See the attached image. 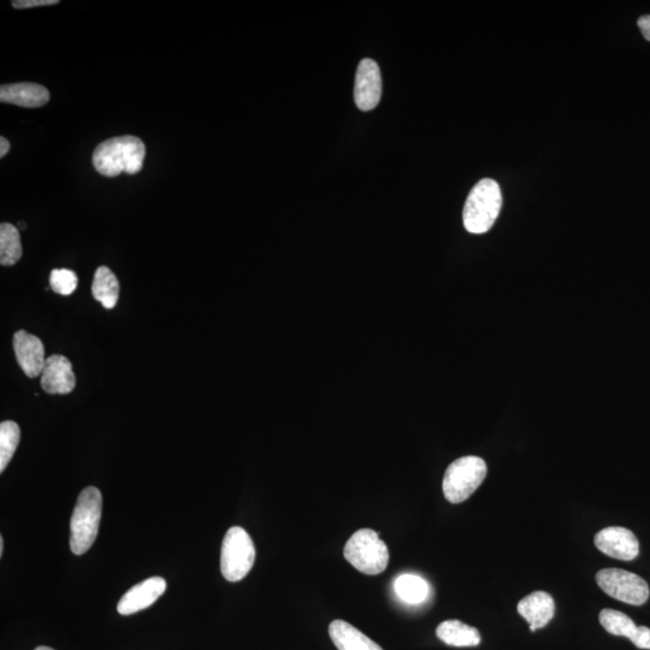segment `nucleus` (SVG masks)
<instances>
[{
    "label": "nucleus",
    "mask_w": 650,
    "mask_h": 650,
    "mask_svg": "<svg viewBox=\"0 0 650 650\" xmlns=\"http://www.w3.org/2000/svg\"><path fill=\"white\" fill-rule=\"evenodd\" d=\"M146 147L137 137L105 140L93 153V165L99 174L116 177L122 173L138 174L143 169Z\"/></svg>",
    "instance_id": "obj_1"
},
{
    "label": "nucleus",
    "mask_w": 650,
    "mask_h": 650,
    "mask_svg": "<svg viewBox=\"0 0 650 650\" xmlns=\"http://www.w3.org/2000/svg\"><path fill=\"white\" fill-rule=\"evenodd\" d=\"M103 496L96 487H87L79 495L70 522V549L85 554L96 541L102 520Z\"/></svg>",
    "instance_id": "obj_2"
},
{
    "label": "nucleus",
    "mask_w": 650,
    "mask_h": 650,
    "mask_svg": "<svg viewBox=\"0 0 650 650\" xmlns=\"http://www.w3.org/2000/svg\"><path fill=\"white\" fill-rule=\"evenodd\" d=\"M502 206L498 182L483 179L471 189L463 212L465 229L472 234L489 232L498 218Z\"/></svg>",
    "instance_id": "obj_3"
},
{
    "label": "nucleus",
    "mask_w": 650,
    "mask_h": 650,
    "mask_svg": "<svg viewBox=\"0 0 650 650\" xmlns=\"http://www.w3.org/2000/svg\"><path fill=\"white\" fill-rule=\"evenodd\" d=\"M344 554L348 563L364 575H380L389 563L388 547L372 529H360L353 534Z\"/></svg>",
    "instance_id": "obj_4"
},
{
    "label": "nucleus",
    "mask_w": 650,
    "mask_h": 650,
    "mask_svg": "<svg viewBox=\"0 0 650 650\" xmlns=\"http://www.w3.org/2000/svg\"><path fill=\"white\" fill-rule=\"evenodd\" d=\"M487 476V464L482 458L463 457L448 466L443 477L442 489L451 504L468 500Z\"/></svg>",
    "instance_id": "obj_5"
},
{
    "label": "nucleus",
    "mask_w": 650,
    "mask_h": 650,
    "mask_svg": "<svg viewBox=\"0 0 650 650\" xmlns=\"http://www.w3.org/2000/svg\"><path fill=\"white\" fill-rule=\"evenodd\" d=\"M256 547L245 529L233 527L224 536L221 549V572L228 582H239L252 570Z\"/></svg>",
    "instance_id": "obj_6"
},
{
    "label": "nucleus",
    "mask_w": 650,
    "mask_h": 650,
    "mask_svg": "<svg viewBox=\"0 0 650 650\" xmlns=\"http://www.w3.org/2000/svg\"><path fill=\"white\" fill-rule=\"evenodd\" d=\"M596 582L611 598L632 606L646 604L649 587L646 581L635 573L620 569H605L598 572Z\"/></svg>",
    "instance_id": "obj_7"
},
{
    "label": "nucleus",
    "mask_w": 650,
    "mask_h": 650,
    "mask_svg": "<svg viewBox=\"0 0 650 650\" xmlns=\"http://www.w3.org/2000/svg\"><path fill=\"white\" fill-rule=\"evenodd\" d=\"M595 546L607 557L631 561L640 553V543L632 531L626 528L610 527L595 535Z\"/></svg>",
    "instance_id": "obj_8"
},
{
    "label": "nucleus",
    "mask_w": 650,
    "mask_h": 650,
    "mask_svg": "<svg viewBox=\"0 0 650 650\" xmlns=\"http://www.w3.org/2000/svg\"><path fill=\"white\" fill-rule=\"evenodd\" d=\"M382 97V78L375 61L366 58L359 63L354 86V100L360 110H374Z\"/></svg>",
    "instance_id": "obj_9"
},
{
    "label": "nucleus",
    "mask_w": 650,
    "mask_h": 650,
    "mask_svg": "<svg viewBox=\"0 0 650 650\" xmlns=\"http://www.w3.org/2000/svg\"><path fill=\"white\" fill-rule=\"evenodd\" d=\"M167 590V581L162 577H151L134 585L118 602L117 611L122 616L146 610L161 598Z\"/></svg>",
    "instance_id": "obj_10"
},
{
    "label": "nucleus",
    "mask_w": 650,
    "mask_h": 650,
    "mask_svg": "<svg viewBox=\"0 0 650 650\" xmlns=\"http://www.w3.org/2000/svg\"><path fill=\"white\" fill-rule=\"evenodd\" d=\"M76 386V378L73 371V365L70 360L64 356H51L46 359V363L41 372V388L47 394H69L72 393Z\"/></svg>",
    "instance_id": "obj_11"
},
{
    "label": "nucleus",
    "mask_w": 650,
    "mask_h": 650,
    "mask_svg": "<svg viewBox=\"0 0 650 650\" xmlns=\"http://www.w3.org/2000/svg\"><path fill=\"white\" fill-rule=\"evenodd\" d=\"M14 351L17 363L29 378L41 375L46 363L43 341L25 330H20L14 335Z\"/></svg>",
    "instance_id": "obj_12"
},
{
    "label": "nucleus",
    "mask_w": 650,
    "mask_h": 650,
    "mask_svg": "<svg viewBox=\"0 0 650 650\" xmlns=\"http://www.w3.org/2000/svg\"><path fill=\"white\" fill-rule=\"evenodd\" d=\"M517 610L529 623L530 631L535 632L551 622L555 613V602L548 593L535 592L520 600Z\"/></svg>",
    "instance_id": "obj_13"
},
{
    "label": "nucleus",
    "mask_w": 650,
    "mask_h": 650,
    "mask_svg": "<svg viewBox=\"0 0 650 650\" xmlns=\"http://www.w3.org/2000/svg\"><path fill=\"white\" fill-rule=\"evenodd\" d=\"M49 100V90L44 86L31 84V82L0 87V102L2 103L22 106V108H40Z\"/></svg>",
    "instance_id": "obj_14"
},
{
    "label": "nucleus",
    "mask_w": 650,
    "mask_h": 650,
    "mask_svg": "<svg viewBox=\"0 0 650 650\" xmlns=\"http://www.w3.org/2000/svg\"><path fill=\"white\" fill-rule=\"evenodd\" d=\"M329 636L339 650H383L378 644L345 620L329 625Z\"/></svg>",
    "instance_id": "obj_15"
},
{
    "label": "nucleus",
    "mask_w": 650,
    "mask_h": 650,
    "mask_svg": "<svg viewBox=\"0 0 650 650\" xmlns=\"http://www.w3.org/2000/svg\"><path fill=\"white\" fill-rule=\"evenodd\" d=\"M436 635L447 646L476 647L481 643L480 631L460 620H446L437 626Z\"/></svg>",
    "instance_id": "obj_16"
},
{
    "label": "nucleus",
    "mask_w": 650,
    "mask_h": 650,
    "mask_svg": "<svg viewBox=\"0 0 650 650\" xmlns=\"http://www.w3.org/2000/svg\"><path fill=\"white\" fill-rule=\"evenodd\" d=\"M93 298L99 301L105 309L111 310L117 304L120 295V282L109 268L99 267L94 274L92 285Z\"/></svg>",
    "instance_id": "obj_17"
},
{
    "label": "nucleus",
    "mask_w": 650,
    "mask_h": 650,
    "mask_svg": "<svg viewBox=\"0 0 650 650\" xmlns=\"http://www.w3.org/2000/svg\"><path fill=\"white\" fill-rule=\"evenodd\" d=\"M22 257V244L19 229L10 223L0 226V264L3 267L15 265Z\"/></svg>",
    "instance_id": "obj_18"
},
{
    "label": "nucleus",
    "mask_w": 650,
    "mask_h": 650,
    "mask_svg": "<svg viewBox=\"0 0 650 650\" xmlns=\"http://www.w3.org/2000/svg\"><path fill=\"white\" fill-rule=\"evenodd\" d=\"M395 593L406 604L418 605L428 598L429 585L423 578L415 575H403L394 583Z\"/></svg>",
    "instance_id": "obj_19"
},
{
    "label": "nucleus",
    "mask_w": 650,
    "mask_h": 650,
    "mask_svg": "<svg viewBox=\"0 0 650 650\" xmlns=\"http://www.w3.org/2000/svg\"><path fill=\"white\" fill-rule=\"evenodd\" d=\"M21 439L19 424L5 421L0 424V472H4L13 459Z\"/></svg>",
    "instance_id": "obj_20"
},
{
    "label": "nucleus",
    "mask_w": 650,
    "mask_h": 650,
    "mask_svg": "<svg viewBox=\"0 0 650 650\" xmlns=\"http://www.w3.org/2000/svg\"><path fill=\"white\" fill-rule=\"evenodd\" d=\"M602 628L614 636L628 637L632 640L637 631V625L626 614L616 610H604L600 613Z\"/></svg>",
    "instance_id": "obj_21"
},
{
    "label": "nucleus",
    "mask_w": 650,
    "mask_h": 650,
    "mask_svg": "<svg viewBox=\"0 0 650 650\" xmlns=\"http://www.w3.org/2000/svg\"><path fill=\"white\" fill-rule=\"evenodd\" d=\"M78 283L79 279L74 271L69 269L52 270L50 286L53 289V292L68 297V295H72L76 291Z\"/></svg>",
    "instance_id": "obj_22"
},
{
    "label": "nucleus",
    "mask_w": 650,
    "mask_h": 650,
    "mask_svg": "<svg viewBox=\"0 0 650 650\" xmlns=\"http://www.w3.org/2000/svg\"><path fill=\"white\" fill-rule=\"evenodd\" d=\"M637 648L650 650V629L647 626H637V631L631 640Z\"/></svg>",
    "instance_id": "obj_23"
},
{
    "label": "nucleus",
    "mask_w": 650,
    "mask_h": 650,
    "mask_svg": "<svg viewBox=\"0 0 650 650\" xmlns=\"http://www.w3.org/2000/svg\"><path fill=\"white\" fill-rule=\"evenodd\" d=\"M58 3V0H15L13 7L15 9H32L50 7V5H56Z\"/></svg>",
    "instance_id": "obj_24"
},
{
    "label": "nucleus",
    "mask_w": 650,
    "mask_h": 650,
    "mask_svg": "<svg viewBox=\"0 0 650 650\" xmlns=\"http://www.w3.org/2000/svg\"><path fill=\"white\" fill-rule=\"evenodd\" d=\"M638 27H640L644 39L650 41V15H644L638 19Z\"/></svg>",
    "instance_id": "obj_25"
},
{
    "label": "nucleus",
    "mask_w": 650,
    "mask_h": 650,
    "mask_svg": "<svg viewBox=\"0 0 650 650\" xmlns=\"http://www.w3.org/2000/svg\"><path fill=\"white\" fill-rule=\"evenodd\" d=\"M10 150V143L7 139L5 138H0V157H5L8 155V152Z\"/></svg>",
    "instance_id": "obj_26"
},
{
    "label": "nucleus",
    "mask_w": 650,
    "mask_h": 650,
    "mask_svg": "<svg viewBox=\"0 0 650 650\" xmlns=\"http://www.w3.org/2000/svg\"><path fill=\"white\" fill-rule=\"evenodd\" d=\"M3 553H4V539L3 536H0V555H2V557H3Z\"/></svg>",
    "instance_id": "obj_27"
},
{
    "label": "nucleus",
    "mask_w": 650,
    "mask_h": 650,
    "mask_svg": "<svg viewBox=\"0 0 650 650\" xmlns=\"http://www.w3.org/2000/svg\"><path fill=\"white\" fill-rule=\"evenodd\" d=\"M34 650H55V649H52V648L46 647V646H40L38 648H35Z\"/></svg>",
    "instance_id": "obj_28"
},
{
    "label": "nucleus",
    "mask_w": 650,
    "mask_h": 650,
    "mask_svg": "<svg viewBox=\"0 0 650 650\" xmlns=\"http://www.w3.org/2000/svg\"><path fill=\"white\" fill-rule=\"evenodd\" d=\"M20 227H21V229L25 230V229H26V223H22V222H21V223H20Z\"/></svg>",
    "instance_id": "obj_29"
}]
</instances>
